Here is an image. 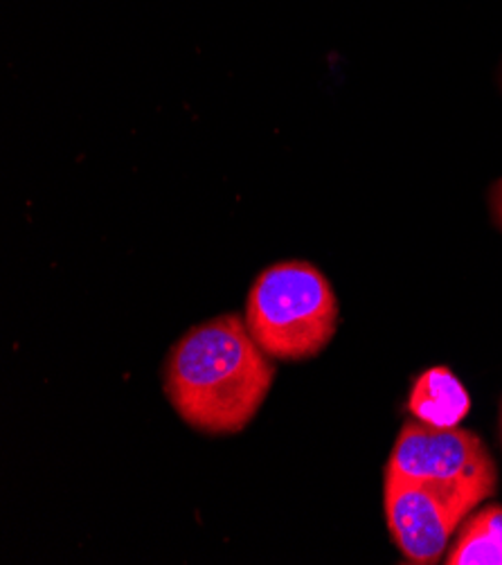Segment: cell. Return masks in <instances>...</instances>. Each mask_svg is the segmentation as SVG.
Wrapping results in <instances>:
<instances>
[{
	"instance_id": "cell-6",
	"label": "cell",
	"mask_w": 502,
	"mask_h": 565,
	"mask_svg": "<svg viewBox=\"0 0 502 565\" xmlns=\"http://www.w3.org/2000/svg\"><path fill=\"white\" fill-rule=\"evenodd\" d=\"M449 565H502V507L493 504L464 523Z\"/></svg>"
},
{
	"instance_id": "cell-5",
	"label": "cell",
	"mask_w": 502,
	"mask_h": 565,
	"mask_svg": "<svg viewBox=\"0 0 502 565\" xmlns=\"http://www.w3.org/2000/svg\"><path fill=\"white\" fill-rule=\"evenodd\" d=\"M408 408L428 426L453 428L469 415L471 397L451 370L430 367L415 381Z\"/></svg>"
},
{
	"instance_id": "cell-2",
	"label": "cell",
	"mask_w": 502,
	"mask_h": 565,
	"mask_svg": "<svg viewBox=\"0 0 502 565\" xmlns=\"http://www.w3.org/2000/svg\"><path fill=\"white\" fill-rule=\"evenodd\" d=\"M246 327L270 359H311L337 333L339 300L329 279L313 264L302 259L277 262L253 281Z\"/></svg>"
},
{
	"instance_id": "cell-4",
	"label": "cell",
	"mask_w": 502,
	"mask_h": 565,
	"mask_svg": "<svg viewBox=\"0 0 502 565\" xmlns=\"http://www.w3.org/2000/svg\"><path fill=\"white\" fill-rule=\"evenodd\" d=\"M480 502L385 473V519L397 547L413 563L441 558L453 532Z\"/></svg>"
},
{
	"instance_id": "cell-3",
	"label": "cell",
	"mask_w": 502,
	"mask_h": 565,
	"mask_svg": "<svg viewBox=\"0 0 502 565\" xmlns=\"http://www.w3.org/2000/svg\"><path fill=\"white\" fill-rule=\"evenodd\" d=\"M387 476L471 495L482 504L498 484L487 446L471 430L408 422L393 448Z\"/></svg>"
},
{
	"instance_id": "cell-1",
	"label": "cell",
	"mask_w": 502,
	"mask_h": 565,
	"mask_svg": "<svg viewBox=\"0 0 502 565\" xmlns=\"http://www.w3.org/2000/svg\"><path fill=\"white\" fill-rule=\"evenodd\" d=\"M273 376L246 320L231 313L196 324L172 348L164 392L190 426L212 435L239 433L268 397Z\"/></svg>"
},
{
	"instance_id": "cell-7",
	"label": "cell",
	"mask_w": 502,
	"mask_h": 565,
	"mask_svg": "<svg viewBox=\"0 0 502 565\" xmlns=\"http://www.w3.org/2000/svg\"><path fill=\"white\" fill-rule=\"evenodd\" d=\"M500 86H502V75H500ZM489 207H491L495 225L502 231V179L495 181L493 188L489 190Z\"/></svg>"
}]
</instances>
